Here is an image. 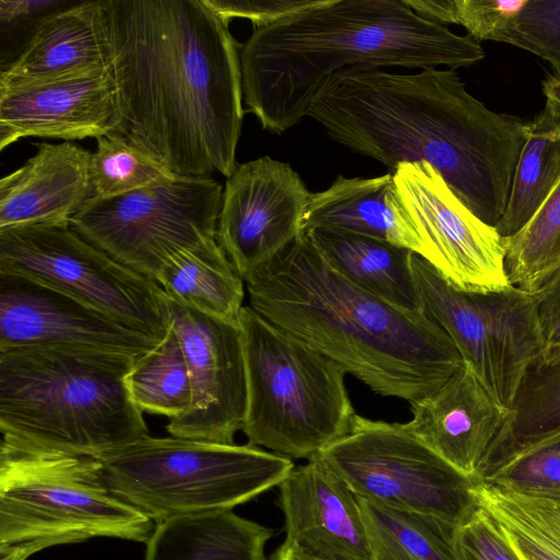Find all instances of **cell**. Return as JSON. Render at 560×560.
<instances>
[{
	"instance_id": "cell-39",
	"label": "cell",
	"mask_w": 560,
	"mask_h": 560,
	"mask_svg": "<svg viewBox=\"0 0 560 560\" xmlns=\"http://www.w3.org/2000/svg\"><path fill=\"white\" fill-rule=\"evenodd\" d=\"M270 560H320L317 559L293 542L284 541L273 551Z\"/></svg>"
},
{
	"instance_id": "cell-35",
	"label": "cell",
	"mask_w": 560,
	"mask_h": 560,
	"mask_svg": "<svg viewBox=\"0 0 560 560\" xmlns=\"http://www.w3.org/2000/svg\"><path fill=\"white\" fill-rule=\"evenodd\" d=\"M463 560H521L501 526L482 508L456 529Z\"/></svg>"
},
{
	"instance_id": "cell-9",
	"label": "cell",
	"mask_w": 560,
	"mask_h": 560,
	"mask_svg": "<svg viewBox=\"0 0 560 560\" xmlns=\"http://www.w3.org/2000/svg\"><path fill=\"white\" fill-rule=\"evenodd\" d=\"M317 457L358 498L369 502L455 527L480 508L474 493L476 480L445 462L401 423L355 415L350 432Z\"/></svg>"
},
{
	"instance_id": "cell-37",
	"label": "cell",
	"mask_w": 560,
	"mask_h": 560,
	"mask_svg": "<svg viewBox=\"0 0 560 560\" xmlns=\"http://www.w3.org/2000/svg\"><path fill=\"white\" fill-rule=\"evenodd\" d=\"M527 292L535 303L542 345L538 359L553 361L560 358V265L542 276Z\"/></svg>"
},
{
	"instance_id": "cell-27",
	"label": "cell",
	"mask_w": 560,
	"mask_h": 560,
	"mask_svg": "<svg viewBox=\"0 0 560 560\" xmlns=\"http://www.w3.org/2000/svg\"><path fill=\"white\" fill-rule=\"evenodd\" d=\"M560 177V106L546 100L527 122L505 211L495 225L502 238L516 234L534 215Z\"/></svg>"
},
{
	"instance_id": "cell-11",
	"label": "cell",
	"mask_w": 560,
	"mask_h": 560,
	"mask_svg": "<svg viewBox=\"0 0 560 560\" xmlns=\"http://www.w3.org/2000/svg\"><path fill=\"white\" fill-rule=\"evenodd\" d=\"M410 266L421 312L445 331L464 364L510 411L526 371L542 351L532 294L512 284L493 291L457 289L416 253Z\"/></svg>"
},
{
	"instance_id": "cell-34",
	"label": "cell",
	"mask_w": 560,
	"mask_h": 560,
	"mask_svg": "<svg viewBox=\"0 0 560 560\" xmlns=\"http://www.w3.org/2000/svg\"><path fill=\"white\" fill-rule=\"evenodd\" d=\"M501 43L545 59L560 78V0H526Z\"/></svg>"
},
{
	"instance_id": "cell-13",
	"label": "cell",
	"mask_w": 560,
	"mask_h": 560,
	"mask_svg": "<svg viewBox=\"0 0 560 560\" xmlns=\"http://www.w3.org/2000/svg\"><path fill=\"white\" fill-rule=\"evenodd\" d=\"M402 203L425 247L424 259L453 287L493 291L508 285L503 238L452 191L427 162L393 172Z\"/></svg>"
},
{
	"instance_id": "cell-15",
	"label": "cell",
	"mask_w": 560,
	"mask_h": 560,
	"mask_svg": "<svg viewBox=\"0 0 560 560\" xmlns=\"http://www.w3.org/2000/svg\"><path fill=\"white\" fill-rule=\"evenodd\" d=\"M170 324L190 375L191 402L166 427L172 436L234 444L247 401L245 361L237 324L183 306L166 298Z\"/></svg>"
},
{
	"instance_id": "cell-17",
	"label": "cell",
	"mask_w": 560,
	"mask_h": 560,
	"mask_svg": "<svg viewBox=\"0 0 560 560\" xmlns=\"http://www.w3.org/2000/svg\"><path fill=\"white\" fill-rule=\"evenodd\" d=\"M118 120L112 69L0 88V150L24 137L98 138Z\"/></svg>"
},
{
	"instance_id": "cell-2",
	"label": "cell",
	"mask_w": 560,
	"mask_h": 560,
	"mask_svg": "<svg viewBox=\"0 0 560 560\" xmlns=\"http://www.w3.org/2000/svg\"><path fill=\"white\" fill-rule=\"evenodd\" d=\"M306 116L353 152L395 170L427 162L479 219L502 218L527 122L495 113L455 70L394 73L353 66L329 75Z\"/></svg>"
},
{
	"instance_id": "cell-14",
	"label": "cell",
	"mask_w": 560,
	"mask_h": 560,
	"mask_svg": "<svg viewBox=\"0 0 560 560\" xmlns=\"http://www.w3.org/2000/svg\"><path fill=\"white\" fill-rule=\"evenodd\" d=\"M311 194L270 156L241 163L225 180L215 240L244 280L304 232Z\"/></svg>"
},
{
	"instance_id": "cell-21",
	"label": "cell",
	"mask_w": 560,
	"mask_h": 560,
	"mask_svg": "<svg viewBox=\"0 0 560 560\" xmlns=\"http://www.w3.org/2000/svg\"><path fill=\"white\" fill-rule=\"evenodd\" d=\"M112 69L107 0L84 1L43 19L20 56L0 72L8 88Z\"/></svg>"
},
{
	"instance_id": "cell-10",
	"label": "cell",
	"mask_w": 560,
	"mask_h": 560,
	"mask_svg": "<svg viewBox=\"0 0 560 560\" xmlns=\"http://www.w3.org/2000/svg\"><path fill=\"white\" fill-rule=\"evenodd\" d=\"M0 273L55 289L156 340L171 326L161 287L112 258L69 224L0 231Z\"/></svg>"
},
{
	"instance_id": "cell-7",
	"label": "cell",
	"mask_w": 560,
	"mask_h": 560,
	"mask_svg": "<svg viewBox=\"0 0 560 560\" xmlns=\"http://www.w3.org/2000/svg\"><path fill=\"white\" fill-rule=\"evenodd\" d=\"M144 512L109 488L98 458L28 452L0 444V560H27L94 537L147 542Z\"/></svg>"
},
{
	"instance_id": "cell-8",
	"label": "cell",
	"mask_w": 560,
	"mask_h": 560,
	"mask_svg": "<svg viewBox=\"0 0 560 560\" xmlns=\"http://www.w3.org/2000/svg\"><path fill=\"white\" fill-rule=\"evenodd\" d=\"M113 492L154 523L233 510L278 487L292 459L250 444L149 434L98 457Z\"/></svg>"
},
{
	"instance_id": "cell-32",
	"label": "cell",
	"mask_w": 560,
	"mask_h": 560,
	"mask_svg": "<svg viewBox=\"0 0 560 560\" xmlns=\"http://www.w3.org/2000/svg\"><path fill=\"white\" fill-rule=\"evenodd\" d=\"M177 177L155 159L117 137L96 138V150L91 155L93 197H115Z\"/></svg>"
},
{
	"instance_id": "cell-33",
	"label": "cell",
	"mask_w": 560,
	"mask_h": 560,
	"mask_svg": "<svg viewBox=\"0 0 560 560\" xmlns=\"http://www.w3.org/2000/svg\"><path fill=\"white\" fill-rule=\"evenodd\" d=\"M480 482L516 492L560 494V436L511 458Z\"/></svg>"
},
{
	"instance_id": "cell-26",
	"label": "cell",
	"mask_w": 560,
	"mask_h": 560,
	"mask_svg": "<svg viewBox=\"0 0 560 560\" xmlns=\"http://www.w3.org/2000/svg\"><path fill=\"white\" fill-rule=\"evenodd\" d=\"M560 436V358L535 360L526 371L505 424L476 480L539 444Z\"/></svg>"
},
{
	"instance_id": "cell-38",
	"label": "cell",
	"mask_w": 560,
	"mask_h": 560,
	"mask_svg": "<svg viewBox=\"0 0 560 560\" xmlns=\"http://www.w3.org/2000/svg\"><path fill=\"white\" fill-rule=\"evenodd\" d=\"M60 0H0V21L2 26L25 21L27 18L62 5Z\"/></svg>"
},
{
	"instance_id": "cell-24",
	"label": "cell",
	"mask_w": 560,
	"mask_h": 560,
	"mask_svg": "<svg viewBox=\"0 0 560 560\" xmlns=\"http://www.w3.org/2000/svg\"><path fill=\"white\" fill-rule=\"evenodd\" d=\"M304 232L323 258L345 279L392 305L421 312L410 266L413 252L340 230Z\"/></svg>"
},
{
	"instance_id": "cell-12",
	"label": "cell",
	"mask_w": 560,
	"mask_h": 560,
	"mask_svg": "<svg viewBox=\"0 0 560 560\" xmlns=\"http://www.w3.org/2000/svg\"><path fill=\"white\" fill-rule=\"evenodd\" d=\"M222 185L183 177L124 195L92 197L69 225L112 258L156 282L176 252L217 241Z\"/></svg>"
},
{
	"instance_id": "cell-23",
	"label": "cell",
	"mask_w": 560,
	"mask_h": 560,
	"mask_svg": "<svg viewBox=\"0 0 560 560\" xmlns=\"http://www.w3.org/2000/svg\"><path fill=\"white\" fill-rule=\"evenodd\" d=\"M271 536L233 510L173 517L155 523L143 560H266Z\"/></svg>"
},
{
	"instance_id": "cell-20",
	"label": "cell",
	"mask_w": 560,
	"mask_h": 560,
	"mask_svg": "<svg viewBox=\"0 0 560 560\" xmlns=\"http://www.w3.org/2000/svg\"><path fill=\"white\" fill-rule=\"evenodd\" d=\"M35 147L32 158L0 180V231L69 224L93 197L90 151L70 141Z\"/></svg>"
},
{
	"instance_id": "cell-1",
	"label": "cell",
	"mask_w": 560,
	"mask_h": 560,
	"mask_svg": "<svg viewBox=\"0 0 560 560\" xmlns=\"http://www.w3.org/2000/svg\"><path fill=\"white\" fill-rule=\"evenodd\" d=\"M119 120L107 135L177 176L226 178L244 117L241 47L202 0H107Z\"/></svg>"
},
{
	"instance_id": "cell-30",
	"label": "cell",
	"mask_w": 560,
	"mask_h": 560,
	"mask_svg": "<svg viewBox=\"0 0 560 560\" xmlns=\"http://www.w3.org/2000/svg\"><path fill=\"white\" fill-rule=\"evenodd\" d=\"M126 386L135 405L142 411L167 417L185 413L191 402V384L182 345L170 329L158 345L138 357Z\"/></svg>"
},
{
	"instance_id": "cell-6",
	"label": "cell",
	"mask_w": 560,
	"mask_h": 560,
	"mask_svg": "<svg viewBox=\"0 0 560 560\" xmlns=\"http://www.w3.org/2000/svg\"><path fill=\"white\" fill-rule=\"evenodd\" d=\"M237 325L247 386L241 431L248 444L307 460L350 432L357 413L341 366L249 305Z\"/></svg>"
},
{
	"instance_id": "cell-5",
	"label": "cell",
	"mask_w": 560,
	"mask_h": 560,
	"mask_svg": "<svg viewBox=\"0 0 560 560\" xmlns=\"http://www.w3.org/2000/svg\"><path fill=\"white\" fill-rule=\"evenodd\" d=\"M137 358L63 347L0 350L1 442L98 458L149 434L126 386Z\"/></svg>"
},
{
	"instance_id": "cell-3",
	"label": "cell",
	"mask_w": 560,
	"mask_h": 560,
	"mask_svg": "<svg viewBox=\"0 0 560 560\" xmlns=\"http://www.w3.org/2000/svg\"><path fill=\"white\" fill-rule=\"evenodd\" d=\"M244 282L252 308L380 396L413 402L465 365L436 323L345 279L306 232Z\"/></svg>"
},
{
	"instance_id": "cell-28",
	"label": "cell",
	"mask_w": 560,
	"mask_h": 560,
	"mask_svg": "<svg viewBox=\"0 0 560 560\" xmlns=\"http://www.w3.org/2000/svg\"><path fill=\"white\" fill-rule=\"evenodd\" d=\"M474 492L521 560H560V494L516 492L480 481Z\"/></svg>"
},
{
	"instance_id": "cell-29",
	"label": "cell",
	"mask_w": 560,
	"mask_h": 560,
	"mask_svg": "<svg viewBox=\"0 0 560 560\" xmlns=\"http://www.w3.org/2000/svg\"><path fill=\"white\" fill-rule=\"evenodd\" d=\"M372 560H463L457 527L358 498Z\"/></svg>"
},
{
	"instance_id": "cell-36",
	"label": "cell",
	"mask_w": 560,
	"mask_h": 560,
	"mask_svg": "<svg viewBox=\"0 0 560 560\" xmlns=\"http://www.w3.org/2000/svg\"><path fill=\"white\" fill-rule=\"evenodd\" d=\"M225 24L234 19L252 22L254 30L270 26L327 0H202Z\"/></svg>"
},
{
	"instance_id": "cell-18",
	"label": "cell",
	"mask_w": 560,
	"mask_h": 560,
	"mask_svg": "<svg viewBox=\"0 0 560 560\" xmlns=\"http://www.w3.org/2000/svg\"><path fill=\"white\" fill-rule=\"evenodd\" d=\"M278 488L285 540L320 560H372L358 497L317 456Z\"/></svg>"
},
{
	"instance_id": "cell-40",
	"label": "cell",
	"mask_w": 560,
	"mask_h": 560,
	"mask_svg": "<svg viewBox=\"0 0 560 560\" xmlns=\"http://www.w3.org/2000/svg\"><path fill=\"white\" fill-rule=\"evenodd\" d=\"M542 92L546 100H550L560 106V78L548 75L542 82Z\"/></svg>"
},
{
	"instance_id": "cell-31",
	"label": "cell",
	"mask_w": 560,
	"mask_h": 560,
	"mask_svg": "<svg viewBox=\"0 0 560 560\" xmlns=\"http://www.w3.org/2000/svg\"><path fill=\"white\" fill-rule=\"evenodd\" d=\"M510 284L528 291L560 265V177L530 220L503 238Z\"/></svg>"
},
{
	"instance_id": "cell-4",
	"label": "cell",
	"mask_w": 560,
	"mask_h": 560,
	"mask_svg": "<svg viewBox=\"0 0 560 560\" xmlns=\"http://www.w3.org/2000/svg\"><path fill=\"white\" fill-rule=\"evenodd\" d=\"M485 58L469 35L413 12L404 0H327L254 30L241 47L244 102L281 135L306 116L322 83L353 66L455 70Z\"/></svg>"
},
{
	"instance_id": "cell-25",
	"label": "cell",
	"mask_w": 560,
	"mask_h": 560,
	"mask_svg": "<svg viewBox=\"0 0 560 560\" xmlns=\"http://www.w3.org/2000/svg\"><path fill=\"white\" fill-rule=\"evenodd\" d=\"M156 283L168 300L237 324L245 282L217 241L176 252L161 268Z\"/></svg>"
},
{
	"instance_id": "cell-19",
	"label": "cell",
	"mask_w": 560,
	"mask_h": 560,
	"mask_svg": "<svg viewBox=\"0 0 560 560\" xmlns=\"http://www.w3.org/2000/svg\"><path fill=\"white\" fill-rule=\"evenodd\" d=\"M409 405L411 419L401 423L404 429L472 479L509 415L466 365L436 390Z\"/></svg>"
},
{
	"instance_id": "cell-22",
	"label": "cell",
	"mask_w": 560,
	"mask_h": 560,
	"mask_svg": "<svg viewBox=\"0 0 560 560\" xmlns=\"http://www.w3.org/2000/svg\"><path fill=\"white\" fill-rule=\"evenodd\" d=\"M340 230L388 242L424 258V244L399 196L394 174L363 178L339 175L312 192L304 231Z\"/></svg>"
},
{
	"instance_id": "cell-16",
	"label": "cell",
	"mask_w": 560,
	"mask_h": 560,
	"mask_svg": "<svg viewBox=\"0 0 560 560\" xmlns=\"http://www.w3.org/2000/svg\"><path fill=\"white\" fill-rule=\"evenodd\" d=\"M159 341L55 289L0 273V350L63 347L137 358Z\"/></svg>"
}]
</instances>
